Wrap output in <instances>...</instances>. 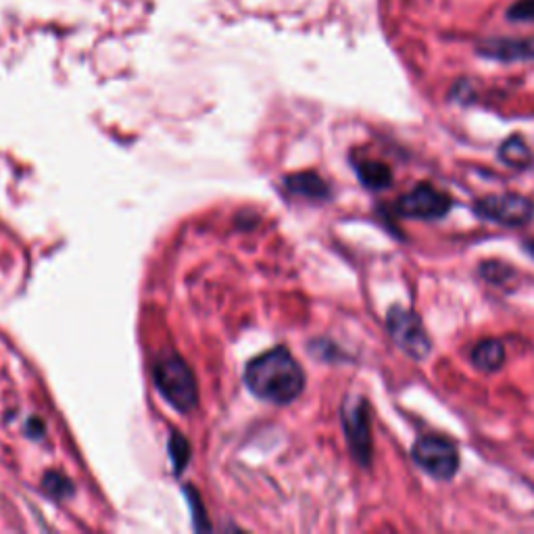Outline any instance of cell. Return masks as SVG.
<instances>
[{"instance_id":"1","label":"cell","mask_w":534,"mask_h":534,"mask_svg":"<svg viewBox=\"0 0 534 534\" xmlns=\"http://www.w3.org/2000/svg\"><path fill=\"white\" fill-rule=\"evenodd\" d=\"M245 378L253 395L272 403L295 401L305 388V374L297 359L286 349L267 351L253 359Z\"/></svg>"},{"instance_id":"8","label":"cell","mask_w":534,"mask_h":534,"mask_svg":"<svg viewBox=\"0 0 534 534\" xmlns=\"http://www.w3.org/2000/svg\"><path fill=\"white\" fill-rule=\"evenodd\" d=\"M478 55L493 61H530L534 59V38H493L478 46Z\"/></svg>"},{"instance_id":"7","label":"cell","mask_w":534,"mask_h":534,"mask_svg":"<svg viewBox=\"0 0 534 534\" xmlns=\"http://www.w3.org/2000/svg\"><path fill=\"white\" fill-rule=\"evenodd\" d=\"M343 424L347 432V441L353 451V457L361 466L370 468L372 464V430H370V414H368V401L355 397L345 403L343 411Z\"/></svg>"},{"instance_id":"3","label":"cell","mask_w":534,"mask_h":534,"mask_svg":"<svg viewBox=\"0 0 534 534\" xmlns=\"http://www.w3.org/2000/svg\"><path fill=\"white\" fill-rule=\"evenodd\" d=\"M411 457L426 474L441 482H449L459 470L457 445L439 434L420 436L411 447Z\"/></svg>"},{"instance_id":"6","label":"cell","mask_w":534,"mask_h":534,"mask_svg":"<svg viewBox=\"0 0 534 534\" xmlns=\"http://www.w3.org/2000/svg\"><path fill=\"white\" fill-rule=\"evenodd\" d=\"M453 201L449 194L430 184H418L397 201L395 211L409 220H439L451 209Z\"/></svg>"},{"instance_id":"12","label":"cell","mask_w":534,"mask_h":534,"mask_svg":"<svg viewBox=\"0 0 534 534\" xmlns=\"http://www.w3.org/2000/svg\"><path fill=\"white\" fill-rule=\"evenodd\" d=\"M499 157L503 163L512 167H524L532 161V153L520 136H512L509 140H505L503 147L499 149Z\"/></svg>"},{"instance_id":"9","label":"cell","mask_w":534,"mask_h":534,"mask_svg":"<svg viewBox=\"0 0 534 534\" xmlns=\"http://www.w3.org/2000/svg\"><path fill=\"white\" fill-rule=\"evenodd\" d=\"M472 363L482 370V372H497L505 363V349L497 341V338H487V341H480L472 349Z\"/></svg>"},{"instance_id":"11","label":"cell","mask_w":534,"mask_h":534,"mask_svg":"<svg viewBox=\"0 0 534 534\" xmlns=\"http://www.w3.org/2000/svg\"><path fill=\"white\" fill-rule=\"evenodd\" d=\"M288 188L295 190L297 194H303V197L309 199H326L328 197V188L322 178L315 174H299L288 178Z\"/></svg>"},{"instance_id":"4","label":"cell","mask_w":534,"mask_h":534,"mask_svg":"<svg viewBox=\"0 0 534 534\" xmlns=\"http://www.w3.org/2000/svg\"><path fill=\"white\" fill-rule=\"evenodd\" d=\"M155 380L161 395L174 407L180 411L192 409L194 401H197V388H194L192 372L180 357H163L155 368Z\"/></svg>"},{"instance_id":"10","label":"cell","mask_w":534,"mask_h":534,"mask_svg":"<svg viewBox=\"0 0 534 534\" xmlns=\"http://www.w3.org/2000/svg\"><path fill=\"white\" fill-rule=\"evenodd\" d=\"M355 169H357V176L363 182V186L370 188V190H382L386 186H391V182H393L391 167L382 161L363 159L357 163Z\"/></svg>"},{"instance_id":"14","label":"cell","mask_w":534,"mask_h":534,"mask_svg":"<svg viewBox=\"0 0 534 534\" xmlns=\"http://www.w3.org/2000/svg\"><path fill=\"white\" fill-rule=\"evenodd\" d=\"M526 249H528V253L534 257V240H530V242H526Z\"/></svg>"},{"instance_id":"13","label":"cell","mask_w":534,"mask_h":534,"mask_svg":"<svg viewBox=\"0 0 534 534\" xmlns=\"http://www.w3.org/2000/svg\"><path fill=\"white\" fill-rule=\"evenodd\" d=\"M512 21H534V0H518L507 11Z\"/></svg>"},{"instance_id":"5","label":"cell","mask_w":534,"mask_h":534,"mask_svg":"<svg viewBox=\"0 0 534 534\" xmlns=\"http://www.w3.org/2000/svg\"><path fill=\"white\" fill-rule=\"evenodd\" d=\"M474 211L482 217V220H489L507 228H520L532 220L534 203L522 197V194L503 192L478 199Z\"/></svg>"},{"instance_id":"2","label":"cell","mask_w":534,"mask_h":534,"mask_svg":"<svg viewBox=\"0 0 534 534\" xmlns=\"http://www.w3.org/2000/svg\"><path fill=\"white\" fill-rule=\"evenodd\" d=\"M386 330L393 343L411 359L422 361L432 351V341L420 320V315L407 307L393 305L386 313Z\"/></svg>"}]
</instances>
